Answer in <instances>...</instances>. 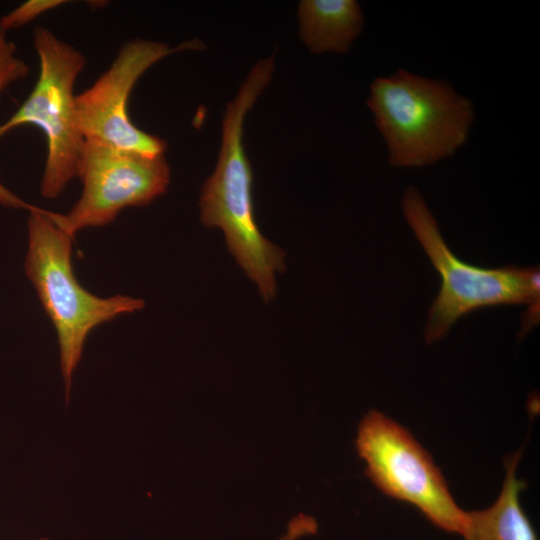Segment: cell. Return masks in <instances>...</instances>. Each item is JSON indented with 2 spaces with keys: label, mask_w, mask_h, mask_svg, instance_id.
Segmentation results:
<instances>
[{
  "label": "cell",
  "mask_w": 540,
  "mask_h": 540,
  "mask_svg": "<svg viewBox=\"0 0 540 540\" xmlns=\"http://www.w3.org/2000/svg\"><path fill=\"white\" fill-rule=\"evenodd\" d=\"M273 70V57L259 60L227 104L218 162L204 182L199 199L202 224L224 232L230 253L255 282L265 302L275 296V274L285 269V253L262 235L255 220L253 175L243 145V124L269 84Z\"/></svg>",
  "instance_id": "obj_1"
},
{
  "label": "cell",
  "mask_w": 540,
  "mask_h": 540,
  "mask_svg": "<svg viewBox=\"0 0 540 540\" xmlns=\"http://www.w3.org/2000/svg\"><path fill=\"white\" fill-rule=\"evenodd\" d=\"M367 105L395 168H420L453 156L475 120L472 102L450 83L405 69L370 85Z\"/></svg>",
  "instance_id": "obj_2"
},
{
  "label": "cell",
  "mask_w": 540,
  "mask_h": 540,
  "mask_svg": "<svg viewBox=\"0 0 540 540\" xmlns=\"http://www.w3.org/2000/svg\"><path fill=\"white\" fill-rule=\"evenodd\" d=\"M403 215L441 276V288L431 305L424 331L427 343L444 337L467 313L495 305H529L521 335L539 323V268H481L460 260L446 244L437 221L417 188L402 197Z\"/></svg>",
  "instance_id": "obj_3"
},
{
  "label": "cell",
  "mask_w": 540,
  "mask_h": 540,
  "mask_svg": "<svg viewBox=\"0 0 540 540\" xmlns=\"http://www.w3.org/2000/svg\"><path fill=\"white\" fill-rule=\"evenodd\" d=\"M27 227L25 272L56 329L68 401L72 373L89 333L121 314L143 309L145 303L124 295L101 298L87 291L73 272V237L52 221L48 211L30 210Z\"/></svg>",
  "instance_id": "obj_4"
},
{
  "label": "cell",
  "mask_w": 540,
  "mask_h": 540,
  "mask_svg": "<svg viewBox=\"0 0 540 540\" xmlns=\"http://www.w3.org/2000/svg\"><path fill=\"white\" fill-rule=\"evenodd\" d=\"M33 43L39 59L38 79L17 111L0 124V139L21 125H34L43 132L47 157L40 192L55 199L79 177L85 139L76 122L74 85L86 58L43 26L34 29Z\"/></svg>",
  "instance_id": "obj_5"
},
{
  "label": "cell",
  "mask_w": 540,
  "mask_h": 540,
  "mask_svg": "<svg viewBox=\"0 0 540 540\" xmlns=\"http://www.w3.org/2000/svg\"><path fill=\"white\" fill-rule=\"evenodd\" d=\"M356 446L367 476L383 493L413 505L441 530L464 533L467 511L458 506L432 457L408 430L372 410L359 425Z\"/></svg>",
  "instance_id": "obj_6"
},
{
  "label": "cell",
  "mask_w": 540,
  "mask_h": 540,
  "mask_svg": "<svg viewBox=\"0 0 540 540\" xmlns=\"http://www.w3.org/2000/svg\"><path fill=\"white\" fill-rule=\"evenodd\" d=\"M82 193L65 214L52 221L74 238L80 230L103 227L127 207L149 205L164 194L170 168L164 154L148 155L85 141L79 177Z\"/></svg>",
  "instance_id": "obj_7"
},
{
  "label": "cell",
  "mask_w": 540,
  "mask_h": 540,
  "mask_svg": "<svg viewBox=\"0 0 540 540\" xmlns=\"http://www.w3.org/2000/svg\"><path fill=\"white\" fill-rule=\"evenodd\" d=\"M203 48L199 40L174 48L143 39L123 44L109 68L75 96L76 122L85 141L148 155L164 154L166 141L141 130L129 118V96L141 76L159 60L174 52Z\"/></svg>",
  "instance_id": "obj_8"
},
{
  "label": "cell",
  "mask_w": 540,
  "mask_h": 540,
  "mask_svg": "<svg viewBox=\"0 0 540 540\" xmlns=\"http://www.w3.org/2000/svg\"><path fill=\"white\" fill-rule=\"evenodd\" d=\"M520 456L516 452L506 459L503 486L495 502L486 509L467 511L462 540H538L520 502L526 487L516 475Z\"/></svg>",
  "instance_id": "obj_9"
},
{
  "label": "cell",
  "mask_w": 540,
  "mask_h": 540,
  "mask_svg": "<svg viewBox=\"0 0 540 540\" xmlns=\"http://www.w3.org/2000/svg\"><path fill=\"white\" fill-rule=\"evenodd\" d=\"M299 36L311 53H346L363 27L355 0H303L298 7Z\"/></svg>",
  "instance_id": "obj_10"
},
{
  "label": "cell",
  "mask_w": 540,
  "mask_h": 540,
  "mask_svg": "<svg viewBox=\"0 0 540 540\" xmlns=\"http://www.w3.org/2000/svg\"><path fill=\"white\" fill-rule=\"evenodd\" d=\"M6 33L0 28V95L12 83L25 78L30 70L17 55L16 46L7 38Z\"/></svg>",
  "instance_id": "obj_11"
},
{
  "label": "cell",
  "mask_w": 540,
  "mask_h": 540,
  "mask_svg": "<svg viewBox=\"0 0 540 540\" xmlns=\"http://www.w3.org/2000/svg\"><path fill=\"white\" fill-rule=\"evenodd\" d=\"M66 3L64 0H28L0 19V28L4 31L17 29L33 21L41 14Z\"/></svg>",
  "instance_id": "obj_12"
},
{
  "label": "cell",
  "mask_w": 540,
  "mask_h": 540,
  "mask_svg": "<svg viewBox=\"0 0 540 540\" xmlns=\"http://www.w3.org/2000/svg\"><path fill=\"white\" fill-rule=\"evenodd\" d=\"M0 204L10 208L32 210L35 206L30 205L7 189L0 181Z\"/></svg>",
  "instance_id": "obj_13"
},
{
  "label": "cell",
  "mask_w": 540,
  "mask_h": 540,
  "mask_svg": "<svg viewBox=\"0 0 540 540\" xmlns=\"http://www.w3.org/2000/svg\"><path fill=\"white\" fill-rule=\"evenodd\" d=\"M38 540H48V539H46V538H39Z\"/></svg>",
  "instance_id": "obj_14"
}]
</instances>
